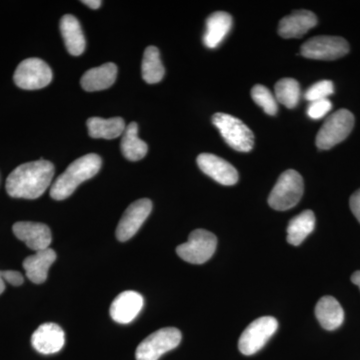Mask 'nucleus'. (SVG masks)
Wrapping results in <instances>:
<instances>
[{
  "label": "nucleus",
  "mask_w": 360,
  "mask_h": 360,
  "mask_svg": "<svg viewBox=\"0 0 360 360\" xmlns=\"http://www.w3.org/2000/svg\"><path fill=\"white\" fill-rule=\"evenodd\" d=\"M103 160L101 156L90 153L73 161L63 174L59 175L51 188V196L56 200L70 198L75 189L101 170Z\"/></svg>",
  "instance_id": "f03ea898"
},
{
  "label": "nucleus",
  "mask_w": 360,
  "mask_h": 360,
  "mask_svg": "<svg viewBox=\"0 0 360 360\" xmlns=\"http://www.w3.org/2000/svg\"><path fill=\"white\" fill-rule=\"evenodd\" d=\"M13 79L15 84L22 89H44L51 82L52 71L41 59L27 58L16 68Z\"/></svg>",
  "instance_id": "9d476101"
},
{
  "label": "nucleus",
  "mask_w": 360,
  "mask_h": 360,
  "mask_svg": "<svg viewBox=\"0 0 360 360\" xmlns=\"http://www.w3.org/2000/svg\"><path fill=\"white\" fill-rule=\"evenodd\" d=\"M65 335L63 329L56 323H44L32 336V345L42 354H53L65 347Z\"/></svg>",
  "instance_id": "4468645a"
},
{
  "label": "nucleus",
  "mask_w": 360,
  "mask_h": 360,
  "mask_svg": "<svg viewBox=\"0 0 360 360\" xmlns=\"http://www.w3.org/2000/svg\"><path fill=\"white\" fill-rule=\"evenodd\" d=\"M82 2L85 4V6L90 7L91 9L99 8L101 4H103V2H101V0H84V1Z\"/></svg>",
  "instance_id": "2f4dec72"
},
{
  "label": "nucleus",
  "mask_w": 360,
  "mask_h": 360,
  "mask_svg": "<svg viewBox=\"0 0 360 360\" xmlns=\"http://www.w3.org/2000/svg\"><path fill=\"white\" fill-rule=\"evenodd\" d=\"M122 155L130 161L141 160L146 155L148 144L139 137V125L131 122L127 125L123 134L122 144Z\"/></svg>",
  "instance_id": "5701e85b"
},
{
  "label": "nucleus",
  "mask_w": 360,
  "mask_h": 360,
  "mask_svg": "<svg viewBox=\"0 0 360 360\" xmlns=\"http://www.w3.org/2000/svg\"><path fill=\"white\" fill-rule=\"evenodd\" d=\"M350 210L360 224V189L352 194L349 200Z\"/></svg>",
  "instance_id": "7c9ffc66"
},
{
  "label": "nucleus",
  "mask_w": 360,
  "mask_h": 360,
  "mask_svg": "<svg viewBox=\"0 0 360 360\" xmlns=\"http://www.w3.org/2000/svg\"><path fill=\"white\" fill-rule=\"evenodd\" d=\"M315 217L311 210H304L293 217L288 226V243L297 246L314 231Z\"/></svg>",
  "instance_id": "b1692460"
},
{
  "label": "nucleus",
  "mask_w": 360,
  "mask_h": 360,
  "mask_svg": "<svg viewBox=\"0 0 360 360\" xmlns=\"http://www.w3.org/2000/svg\"><path fill=\"white\" fill-rule=\"evenodd\" d=\"M278 328V322L272 316H262L251 322L239 338L238 347L241 354L252 355L266 345L269 338Z\"/></svg>",
  "instance_id": "6e6552de"
},
{
  "label": "nucleus",
  "mask_w": 360,
  "mask_h": 360,
  "mask_svg": "<svg viewBox=\"0 0 360 360\" xmlns=\"http://www.w3.org/2000/svg\"><path fill=\"white\" fill-rule=\"evenodd\" d=\"M143 304V297L136 291H123L111 303V319L117 323L129 324L141 311Z\"/></svg>",
  "instance_id": "2eb2a0df"
},
{
  "label": "nucleus",
  "mask_w": 360,
  "mask_h": 360,
  "mask_svg": "<svg viewBox=\"0 0 360 360\" xmlns=\"http://www.w3.org/2000/svg\"><path fill=\"white\" fill-rule=\"evenodd\" d=\"M352 281L355 284V285L359 286L360 290V270H359V271H355L354 274H352Z\"/></svg>",
  "instance_id": "473e14b6"
},
{
  "label": "nucleus",
  "mask_w": 360,
  "mask_h": 360,
  "mask_svg": "<svg viewBox=\"0 0 360 360\" xmlns=\"http://www.w3.org/2000/svg\"><path fill=\"white\" fill-rule=\"evenodd\" d=\"M315 315L326 330H335L345 321V311L340 303L333 296H323L315 307Z\"/></svg>",
  "instance_id": "6ab92c4d"
},
{
  "label": "nucleus",
  "mask_w": 360,
  "mask_h": 360,
  "mask_svg": "<svg viewBox=\"0 0 360 360\" xmlns=\"http://www.w3.org/2000/svg\"><path fill=\"white\" fill-rule=\"evenodd\" d=\"M212 122L231 148L241 153H248L252 149L255 135L240 120L226 113H215Z\"/></svg>",
  "instance_id": "20e7f679"
},
{
  "label": "nucleus",
  "mask_w": 360,
  "mask_h": 360,
  "mask_svg": "<svg viewBox=\"0 0 360 360\" xmlns=\"http://www.w3.org/2000/svg\"><path fill=\"white\" fill-rule=\"evenodd\" d=\"M335 92V85L330 80H321L316 82L305 91L304 97L309 103L321 99H328Z\"/></svg>",
  "instance_id": "cd10ccee"
},
{
  "label": "nucleus",
  "mask_w": 360,
  "mask_h": 360,
  "mask_svg": "<svg viewBox=\"0 0 360 360\" xmlns=\"http://www.w3.org/2000/svg\"><path fill=\"white\" fill-rule=\"evenodd\" d=\"M4 290H6V283H4L1 276V271H0V295L4 292Z\"/></svg>",
  "instance_id": "72a5a7b5"
},
{
  "label": "nucleus",
  "mask_w": 360,
  "mask_h": 360,
  "mask_svg": "<svg viewBox=\"0 0 360 360\" xmlns=\"http://www.w3.org/2000/svg\"><path fill=\"white\" fill-rule=\"evenodd\" d=\"M333 108V103L328 99H321V101H311L307 108V115L312 120H321L328 115Z\"/></svg>",
  "instance_id": "c85d7f7f"
},
{
  "label": "nucleus",
  "mask_w": 360,
  "mask_h": 360,
  "mask_svg": "<svg viewBox=\"0 0 360 360\" xmlns=\"http://www.w3.org/2000/svg\"><path fill=\"white\" fill-rule=\"evenodd\" d=\"M303 191L302 175L295 170H286L272 188L269 196V205L279 212L290 210L302 200Z\"/></svg>",
  "instance_id": "7ed1b4c3"
},
{
  "label": "nucleus",
  "mask_w": 360,
  "mask_h": 360,
  "mask_svg": "<svg viewBox=\"0 0 360 360\" xmlns=\"http://www.w3.org/2000/svg\"><path fill=\"white\" fill-rule=\"evenodd\" d=\"M317 21L316 15L311 11H295L279 22V35L283 39H300L317 25Z\"/></svg>",
  "instance_id": "dca6fc26"
},
{
  "label": "nucleus",
  "mask_w": 360,
  "mask_h": 360,
  "mask_svg": "<svg viewBox=\"0 0 360 360\" xmlns=\"http://www.w3.org/2000/svg\"><path fill=\"white\" fill-rule=\"evenodd\" d=\"M87 129L92 139H115L124 134L127 125L122 117L104 120L91 117L87 120Z\"/></svg>",
  "instance_id": "4be33fe9"
},
{
  "label": "nucleus",
  "mask_w": 360,
  "mask_h": 360,
  "mask_svg": "<svg viewBox=\"0 0 360 360\" xmlns=\"http://www.w3.org/2000/svg\"><path fill=\"white\" fill-rule=\"evenodd\" d=\"M231 14L224 11L213 13L206 20V30L203 35V44L208 49H215L231 32L232 26Z\"/></svg>",
  "instance_id": "a211bd4d"
},
{
  "label": "nucleus",
  "mask_w": 360,
  "mask_h": 360,
  "mask_svg": "<svg viewBox=\"0 0 360 360\" xmlns=\"http://www.w3.org/2000/svg\"><path fill=\"white\" fill-rule=\"evenodd\" d=\"M53 176L54 165L51 161L40 160L23 163L7 177V193L11 198L35 200L51 186Z\"/></svg>",
  "instance_id": "f257e3e1"
},
{
  "label": "nucleus",
  "mask_w": 360,
  "mask_h": 360,
  "mask_svg": "<svg viewBox=\"0 0 360 360\" xmlns=\"http://www.w3.org/2000/svg\"><path fill=\"white\" fill-rule=\"evenodd\" d=\"M217 245V236L212 232L195 229L189 234L187 243L177 246L176 253L188 264H202L214 255Z\"/></svg>",
  "instance_id": "423d86ee"
},
{
  "label": "nucleus",
  "mask_w": 360,
  "mask_h": 360,
  "mask_svg": "<svg viewBox=\"0 0 360 360\" xmlns=\"http://www.w3.org/2000/svg\"><path fill=\"white\" fill-rule=\"evenodd\" d=\"M354 127V116L347 110H340L330 116L322 125L316 135V146L319 149L333 148L350 134Z\"/></svg>",
  "instance_id": "39448f33"
},
{
  "label": "nucleus",
  "mask_w": 360,
  "mask_h": 360,
  "mask_svg": "<svg viewBox=\"0 0 360 360\" xmlns=\"http://www.w3.org/2000/svg\"><path fill=\"white\" fill-rule=\"evenodd\" d=\"M181 333L175 328H161L151 333L136 348V360H158L163 354L179 347Z\"/></svg>",
  "instance_id": "0eeeda50"
},
{
  "label": "nucleus",
  "mask_w": 360,
  "mask_h": 360,
  "mask_svg": "<svg viewBox=\"0 0 360 360\" xmlns=\"http://www.w3.org/2000/svg\"><path fill=\"white\" fill-rule=\"evenodd\" d=\"M251 97L253 101L264 110L269 115H276L277 112V101L276 96L272 94L267 87L262 84H257L251 89Z\"/></svg>",
  "instance_id": "bb28decb"
},
{
  "label": "nucleus",
  "mask_w": 360,
  "mask_h": 360,
  "mask_svg": "<svg viewBox=\"0 0 360 360\" xmlns=\"http://www.w3.org/2000/svg\"><path fill=\"white\" fill-rule=\"evenodd\" d=\"M13 233L23 241L30 250L37 251L49 248L51 243V231L47 225L39 222L20 221L13 227Z\"/></svg>",
  "instance_id": "ddd939ff"
},
{
  "label": "nucleus",
  "mask_w": 360,
  "mask_h": 360,
  "mask_svg": "<svg viewBox=\"0 0 360 360\" xmlns=\"http://www.w3.org/2000/svg\"><path fill=\"white\" fill-rule=\"evenodd\" d=\"M300 97V84L293 78H283L276 84V101L288 108L297 105Z\"/></svg>",
  "instance_id": "a878e982"
},
{
  "label": "nucleus",
  "mask_w": 360,
  "mask_h": 360,
  "mask_svg": "<svg viewBox=\"0 0 360 360\" xmlns=\"http://www.w3.org/2000/svg\"><path fill=\"white\" fill-rule=\"evenodd\" d=\"M198 165L206 175L222 186H233L238 181V170L219 156L201 153L198 158Z\"/></svg>",
  "instance_id": "f8f14e48"
},
{
  "label": "nucleus",
  "mask_w": 360,
  "mask_h": 360,
  "mask_svg": "<svg viewBox=\"0 0 360 360\" xmlns=\"http://www.w3.org/2000/svg\"><path fill=\"white\" fill-rule=\"evenodd\" d=\"M153 210V202L148 198L134 201L123 213L116 229V238L124 243L135 236Z\"/></svg>",
  "instance_id": "9b49d317"
},
{
  "label": "nucleus",
  "mask_w": 360,
  "mask_h": 360,
  "mask_svg": "<svg viewBox=\"0 0 360 360\" xmlns=\"http://www.w3.org/2000/svg\"><path fill=\"white\" fill-rule=\"evenodd\" d=\"M142 78L148 84H155L162 80L165 70L161 63L160 53L158 47L148 46L144 51L142 59Z\"/></svg>",
  "instance_id": "393cba45"
},
{
  "label": "nucleus",
  "mask_w": 360,
  "mask_h": 360,
  "mask_svg": "<svg viewBox=\"0 0 360 360\" xmlns=\"http://www.w3.org/2000/svg\"><path fill=\"white\" fill-rule=\"evenodd\" d=\"M56 259V251L51 248L37 251L35 255L26 257L23 262L26 276L33 283H44L46 281L49 270Z\"/></svg>",
  "instance_id": "f3484780"
},
{
  "label": "nucleus",
  "mask_w": 360,
  "mask_h": 360,
  "mask_svg": "<svg viewBox=\"0 0 360 360\" xmlns=\"http://www.w3.org/2000/svg\"><path fill=\"white\" fill-rule=\"evenodd\" d=\"M60 32L66 49L71 56H78L84 53L86 41L79 21L75 16L66 14L61 18Z\"/></svg>",
  "instance_id": "412c9836"
},
{
  "label": "nucleus",
  "mask_w": 360,
  "mask_h": 360,
  "mask_svg": "<svg viewBox=\"0 0 360 360\" xmlns=\"http://www.w3.org/2000/svg\"><path fill=\"white\" fill-rule=\"evenodd\" d=\"M1 276L4 278V283L11 284L14 286H20L25 281L22 274L18 271H14V270H6V271H1Z\"/></svg>",
  "instance_id": "c756f323"
},
{
  "label": "nucleus",
  "mask_w": 360,
  "mask_h": 360,
  "mask_svg": "<svg viewBox=\"0 0 360 360\" xmlns=\"http://www.w3.org/2000/svg\"><path fill=\"white\" fill-rule=\"evenodd\" d=\"M349 51V44L340 37L321 35L315 37L304 42L300 52L304 58L316 60H335L347 56Z\"/></svg>",
  "instance_id": "1a4fd4ad"
},
{
  "label": "nucleus",
  "mask_w": 360,
  "mask_h": 360,
  "mask_svg": "<svg viewBox=\"0 0 360 360\" xmlns=\"http://www.w3.org/2000/svg\"><path fill=\"white\" fill-rule=\"evenodd\" d=\"M117 77V66L115 63H105L98 68H91L84 73L80 80L82 89L86 91H99L110 89Z\"/></svg>",
  "instance_id": "aec40b11"
}]
</instances>
